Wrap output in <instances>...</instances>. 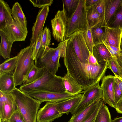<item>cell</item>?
<instances>
[{"instance_id":"cell-28","label":"cell","mask_w":122,"mask_h":122,"mask_svg":"<svg viewBox=\"0 0 122 122\" xmlns=\"http://www.w3.org/2000/svg\"><path fill=\"white\" fill-rule=\"evenodd\" d=\"M111 28H122V0L121 3L107 25Z\"/></svg>"},{"instance_id":"cell-11","label":"cell","mask_w":122,"mask_h":122,"mask_svg":"<svg viewBox=\"0 0 122 122\" xmlns=\"http://www.w3.org/2000/svg\"><path fill=\"white\" fill-rule=\"evenodd\" d=\"M56 102H47L39 110L36 116L37 122H51L61 117L63 114L58 111Z\"/></svg>"},{"instance_id":"cell-26","label":"cell","mask_w":122,"mask_h":122,"mask_svg":"<svg viewBox=\"0 0 122 122\" xmlns=\"http://www.w3.org/2000/svg\"><path fill=\"white\" fill-rule=\"evenodd\" d=\"M86 9L88 28L91 29L97 24L103 21L93 6L86 8Z\"/></svg>"},{"instance_id":"cell-35","label":"cell","mask_w":122,"mask_h":122,"mask_svg":"<svg viewBox=\"0 0 122 122\" xmlns=\"http://www.w3.org/2000/svg\"><path fill=\"white\" fill-rule=\"evenodd\" d=\"M83 35L86 44L90 52L92 54V51L94 45L93 41L91 29L88 28L83 30Z\"/></svg>"},{"instance_id":"cell-10","label":"cell","mask_w":122,"mask_h":122,"mask_svg":"<svg viewBox=\"0 0 122 122\" xmlns=\"http://www.w3.org/2000/svg\"><path fill=\"white\" fill-rule=\"evenodd\" d=\"M115 76L112 75L104 76L101 79V87L103 93V99L104 103L115 108Z\"/></svg>"},{"instance_id":"cell-49","label":"cell","mask_w":122,"mask_h":122,"mask_svg":"<svg viewBox=\"0 0 122 122\" xmlns=\"http://www.w3.org/2000/svg\"><path fill=\"white\" fill-rule=\"evenodd\" d=\"M118 62L122 70V50L121 49L119 55L117 56Z\"/></svg>"},{"instance_id":"cell-23","label":"cell","mask_w":122,"mask_h":122,"mask_svg":"<svg viewBox=\"0 0 122 122\" xmlns=\"http://www.w3.org/2000/svg\"><path fill=\"white\" fill-rule=\"evenodd\" d=\"M122 0H104L105 12L104 21L106 26L121 5Z\"/></svg>"},{"instance_id":"cell-8","label":"cell","mask_w":122,"mask_h":122,"mask_svg":"<svg viewBox=\"0 0 122 122\" xmlns=\"http://www.w3.org/2000/svg\"><path fill=\"white\" fill-rule=\"evenodd\" d=\"M68 18L65 10H58L54 18L51 20L52 34L56 40L62 42L66 39V27L68 23Z\"/></svg>"},{"instance_id":"cell-40","label":"cell","mask_w":122,"mask_h":122,"mask_svg":"<svg viewBox=\"0 0 122 122\" xmlns=\"http://www.w3.org/2000/svg\"><path fill=\"white\" fill-rule=\"evenodd\" d=\"M93 6L102 20L104 21L105 12L104 0H100Z\"/></svg>"},{"instance_id":"cell-42","label":"cell","mask_w":122,"mask_h":122,"mask_svg":"<svg viewBox=\"0 0 122 122\" xmlns=\"http://www.w3.org/2000/svg\"><path fill=\"white\" fill-rule=\"evenodd\" d=\"M103 102V101L99 104L92 115L84 122H95L97 116L102 105Z\"/></svg>"},{"instance_id":"cell-52","label":"cell","mask_w":122,"mask_h":122,"mask_svg":"<svg viewBox=\"0 0 122 122\" xmlns=\"http://www.w3.org/2000/svg\"><path fill=\"white\" fill-rule=\"evenodd\" d=\"M121 48H122V49H121L122 50V40H121Z\"/></svg>"},{"instance_id":"cell-9","label":"cell","mask_w":122,"mask_h":122,"mask_svg":"<svg viewBox=\"0 0 122 122\" xmlns=\"http://www.w3.org/2000/svg\"><path fill=\"white\" fill-rule=\"evenodd\" d=\"M102 98V91L99 82L84 90L80 102L71 114L79 112L94 101Z\"/></svg>"},{"instance_id":"cell-27","label":"cell","mask_w":122,"mask_h":122,"mask_svg":"<svg viewBox=\"0 0 122 122\" xmlns=\"http://www.w3.org/2000/svg\"><path fill=\"white\" fill-rule=\"evenodd\" d=\"M44 69L43 68H39L35 65L30 70L22 85L30 84L38 80L43 74Z\"/></svg>"},{"instance_id":"cell-36","label":"cell","mask_w":122,"mask_h":122,"mask_svg":"<svg viewBox=\"0 0 122 122\" xmlns=\"http://www.w3.org/2000/svg\"><path fill=\"white\" fill-rule=\"evenodd\" d=\"M0 113L3 110L5 102L13 103L15 102L14 99L10 93L5 92L0 90Z\"/></svg>"},{"instance_id":"cell-22","label":"cell","mask_w":122,"mask_h":122,"mask_svg":"<svg viewBox=\"0 0 122 122\" xmlns=\"http://www.w3.org/2000/svg\"><path fill=\"white\" fill-rule=\"evenodd\" d=\"M62 79L66 92L73 95L80 93L82 91V87L67 71Z\"/></svg>"},{"instance_id":"cell-24","label":"cell","mask_w":122,"mask_h":122,"mask_svg":"<svg viewBox=\"0 0 122 122\" xmlns=\"http://www.w3.org/2000/svg\"><path fill=\"white\" fill-rule=\"evenodd\" d=\"M0 55L4 59H7L10 58V52L13 43L2 30H0Z\"/></svg>"},{"instance_id":"cell-5","label":"cell","mask_w":122,"mask_h":122,"mask_svg":"<svg viewBox=\"0 0 122 122\" xmlns=\"http://www.w3.org/2000/svg\"><path fill=\"white\" fill-rule=\"evenodd\" d=\"M60 57L56 54L55 48L49 46L41 47L35 61V65L39 68H44L56 74L61 66Z\"/></svg>"},{"instance_id":"cell-53","label":"cell","mask_w":122,"mask_h":122,"mask_svg":"<svg viewBox=\"0 0 122 122\" xmlns=\"http://www.w3.org/2000/svg\"></svg>"},{"instance_id":"cell-14","label":"cell","mask_w":122,"mask_h":122,"mask_svg":"<svg viewBox=\"0 0 122 122\" xmlns=\"http://www.w3.org/2000/svg\"><path fill=\"white\" fill-rule=\"evenodd\" d=\"M1 30L6 33L13 43L25 41L28 32L14 20L12 24Z\"/></svg>"},{"instance_id":"cell-1","label":"cell","mask_w":122,"mask_h":122,"mask_svg":"<svg viewBox=\"0 0 122 122\" xmlns=\"http://www.w3.org/2000/svg\"><path fill=\"white\" fill-rule=\"evenodd\" d=\"M63 60L67 71L84 90L100 82L108 68L107 61L97 65L81 63L69 40Z\"/></svg>"},{"instance_id":"cell-3","label":"cell","mask_w":122,"mask_h":122,"mask_svg":"<svg viewBox=\"0 0 122 122\" xmlns=\"http://www.w3.org/2000/svg\"><path fill=\"white\" fill-rule=\"evenodd\" d=\"M10 93L26 122H36L37 115L41 103L16 88Z\"/></svg>"},{"instance_id":"cell-38","label":"cell","mask_w":122,"mask_h":122,"mask_svg":"<svg viewBox=\"0 0 122 122\" xmlns=\"http://www.w3.org/2000/svg\"><path fill=\"white\" fill-rule=\"evenodd\" d=\"M29 1L35 7L42 8L45 6H50L53 3L52 0H29Z\"/></svg>"},{"instance_id":"cell-32","label":"cell","mask_w":122,"mask_h":122,"mask_svg":"<svg viewBox=\"0 0 122 122\" xmlns=\"http://www.w3.org/2000/svg\"><path fill=\"white\" fill-rule=\"evenodd\" d=\"M80 0H62L63 8L65 11L68 19L74 13L78 6Z\"/></svg>"},{"instance_id":"cell-20","label":"cell","mask_w":122,"mask_h":122,"mask_svg":"<svg viewBox=\"0 0 122 122\" xmlns=\"http://www.w3.org/2000/svg\"><path fill=\"white\" fill-rule=\"evenodd\" d=\"M92 55L99 64L103 62H108L112 58L110 53L104 43L94 46L92 50Z\"/></svg>"},{"instance_id":"cell-18","label":"cell","mask_w":122,"mask_h":122,"mask_svg":"<svg viewBox=\"0 0 122 122\" xmlns=\"http://www.w3.org/2000/svg\"><path fill=\"white\" fill-rule=\"evenodd\" d=\"M106 26L104 21L92 27L91 29L94 46L103 43L106 41Z\"/></svg>"},{"instance_id":"cell-16","label":"cell","mask_w":122,"mask_h":122,"mask_svg":"<svg viewBox=\"0 0 122 122\" xmlns=\"http://www.w3.org/2000/svg\"><path fill=\"white\" fill-rule=\"evenodd\" d=\"M103 101L102 98L94 101L81 111L72 115L68 122H84L92 115Z\"/></svg>"},{"instance_id":"cell-4","label":"cell","mask_w":122,"mask_h":122,"mask_svg":"<svg viewBox=\"0 0 122 122\" xmlns=\"http://www.w3.org/2000/svg\"><path fill=\"white\" fill-rule=\"evenodd\" d=\"M33 49V47L30 45L21 49L17 56L16 66L13 73L15 86L22 85L35 65L32 57Z\"/></svg>"},{"instance_id":"cell-15","label":"cell","mask_w":122,"mask_h":122,"mask_svg":"<svg viewBox=\"0 0 122 122\" xmlns=\"http://www.w3.org/2000/svg\"><path fill=\"white\" fill-rule=\"evenodd\" d=\"M82 94H77L73 97L56 102L58 111L61 114L72 113L78 106L82 97Z\"/></svg>"},{"instance_id":"cell-46","label":"cell","mask_w":122,"mask_h":122,"mask_svg":"<svg viewBox=\"0 0 122 122\" xmlns=\"http://www.w3.org/2000/svg\"><path fill=\"white\" fill-rule=\"evenodd\" d=\"M88 61L89 64L91 65H99L96 58L90 52L89 56Z\"/></svg>"},{"instance_id":"cell-2","label":"cell","mask_w":122,"mask_h":122,"mask_svg":"<svg viewBox=\"0 0 122 122\" xmlns=\"http://www.w3.org/2000/svg\"><path fill=\"white\" fill-rule=\"evenodd\" d=\"M62 78V77L57 76L45 69L43 74L39 79L30 84L22 85L19 89L28 93L36 91L65 92L66 91Z\"/></svg>"},{"instance_id":"cell-47","label":"cell","mask_w":122,"mask_h":122,"mask_svg":"<svg viewBox=\"0 0 122 122\" xmlns=\"http://www.w3.org/2000/svg\"><path fill=\"white\" fill-rule=\"evenodd\" d=\"M115 108L118 113L122 114V98L116 104Z\"/></svg>"},{"instance_id":"cell-29","label":"cell","mask_w":122,"mask_h":122,"mask_svg":"<svg viewBox=\"0 0 122 122\" xmlns=\"http://www.w3.org/2000/svg\"><path fill=\"white\" fill-rule=\"evenodd\" d=\"M95 122H112L109 109L104 102L97 116Z\"/></svg>"},{"instance_id":"cell-7","label":"cell","mask_w":122,"mask_h":122,"mask_svg":"<svg viewBox=\"0 0 122 122\" xmlns=\"http://www.w3.org/2000/svg\"><path fill=\"white\" fill-rule=\"evenodd\" d=\"M83 32V30H81L76 31L69 36L67 39L71 42L80 62L85 64L89 65L90 64L88 58L90 52L86 44Z\"/></svg>"},{"instance_id":"cell-48","label":"cell","mask_w":122,"mask_h":122,"mask_svg":"<svg viewBox=\"0 0 122 122\" xmlns=\"http://www.w3.org/2000/svg\"><path fill=\"white\" fill-rule=\"evenodd\" d=\"M115 82L122 92V80L115 76Z\"/></svg>"},{"instance_id":"cell-43","label":"cell","mask_w":122,"mask_h":122,"mask_svg":"<svg viewBox=\"0 0 122 122\" xmlns=\"http://www.w3.org/2000/svg\"><path fill=\"white\" fill-rule=\"evenodd\" d=\"M115 98L116 104L122 98V92L115 82Z\"/></svg>"},{"instance_id":"cell-17","label":"cell","mask_w":122,"mask_h":122,"mask_svg":"<svg viewBox=\"0 0 122 122\" xmlns=\"http://www.w3.org/2000/svg\"><path fill=\"white\" fill-rule=\"evenodd\" d=\"M14 21L9 6L6 2L0 0V30L10 25Z\"/></svg>"},{"instance_id":"cell-44","label":"cell","mask_w":122,"mask_h":122,"mask_svg":"<svg viewBox=\"0 0 122 122\" xmlns=\"http://www.w3.org/2000/svg\"><path fill=\"white\" fill-rule=\"evenodd\" d=\"M105 45L109 51L112 57H117L119 55V52H118L112 50L110 46L108 44L106 41L103 43Z\"/></svg>"},{"instance_id":"cell-12","label":"cell","mask_w":122,"mask_h":122,"mask_svg":"<svg viewBox=\"0 0 122 122\" xmlns=\"http://www.w3.org/2000/svg\"><path fill=\"white\" fill-rule=\"evenodd\" d=\"M29 94L32 97L41 103L44 102H58L70 98L76 95H73L66 92L58 93L39 91H33Z\"/></svg>"},{"instance_id":"cell-34","label":"cell","mask_w":122,"mask_h":122,"mask_svg":"<svg viewBox=\"0 0 122 122\" xmlns=\"http://www.w3.org/2000/svg\"><path fill=\"white\" fill-rule=\"evenodd\" d=\"M51 33L48 27H45L42 32L41 48H44L51 45Z\"/></svg>"},{"instance_id":"cell-6","label":"cell","mask_w":122,"mask_h":122,"mask_svg":"<svg viewBox=\"0 0 122 122\" xmlns=\"http://www.w3.org/2000/svg\"><path fill=\"white\" fill-rule=\"evenodd\" d=\"M85 0H80L77 8L71 17L68 19L66 32L67 38L74 32L88 29Z\"/></svg>"},{"instance_id":"cell-30","label":"cell","mask_w":122,"mask_h":122,"mask_svg":"<svg viewBox=\"0 0 122 122\" xmlns=\"http://www.w3.org/2000/svg\"><path fill=\"white\" fill-rule=\"evenodd\" d=\"M17 60V56L6 59L0 65V74H3L14 71Z\"/></svg>"},{"instance_id":"cell-21","label":"cell","mask_w":122,"mask_h":122,"mask_svg":"<svg viewBox=\"0 0 122 122\" xmlns=\"http://www.w3.org/2000/svg\"><path fill=\"white\" fill-rule=\"evenodd\" d=\"M14 72L0 74V90L9 93L16 88Z\"/></svg>"},{"instance_id":"cell-31","label":"cell","mask_w":122,"mask_h":122,"mask_svg":"<svg viewBox=\"0 0 122 122\" xmlns=\"http://www.w3.org/2000/svg\"><path fill=\"white\" fill-rule=\"evenodd\" d=\"M17 108V107L15 103L8 102H5L2 111L0 113V119L9 120Z\"/></svg>"},{"instance_id":"cell-51","label":"cell","mask_w":122,"mask_h":122,"mask_svg":"<svg viewBox=\"0 0 122 122\" xmlns=\"http://www.w3.org/2000/svg\"><path fill=\"white\" fill-rule=\"evenodd\" d=\"M0 122H10L9 120L7 119L1 120Z\"/></svg>"},{"instance_id":"cell-33","label":"cell","mask_w":122,"mask_h":122,"mask_svg":"<svg viewBox=\"0 0 122 122\" xmlns=\"http://www.w3.org/2000/svg\"><path fill=\"white\" fill-rule=\"evenodd\" d=\"M107 62L108 69L111 70L115 77L122 80V70L118 62L117 57H112V59Z\"/></svg>"},{"instance_id":"cell-45","label":"cell","mask_w":122,"mask_h":122,"mask_svg":"<svg viewBox=\"0 0 122 122\" xmlns=\"http://www.w3.org/2000/svg\"><path fill=\"white\" fill-rule=\"evenodd\" d=\"M100 0H85V5L86 8L93 6Z\"/></svg>"},{"instance_id":"cell-13","label":"cell","mask_w":122,"mask_h":122,"mask_svg":"<svg viewBox=\"0 0 122 122\" xmlns=\"http://www.w3.org/2000/svg\"><path fill=\"white\" fill-rule=\"evenodd\" d=\"M49 6H45L39 10L32 28L30 46H34L37 39L42 32L49 11Z\"/></svg>"},{"instance_id":"cell-39","label":"cell","mask_w":122,"mask_h":122,"mask_svg":"<svg viewBox=\"0 0 122 122\" xmlns=\"http://www.w3.org/2000/svg\"><path fill=\"white\" fill-rule=\"evenodd\" d=\"M68 40L67 39L62 42H60L57 47L55 48L60 57H64L65 55Z\"/></svg>"},{"instance_id":"cell-37","label":"cell","mask_w":122,"mask_h":122,"mask_svg":"<svg viewBox=\"0 0 122 122\" xmlns=\"http://www.w3.org/2000/svg\"><path fill=\"white\" fill-rule=\"evenodd\" d=\"M9 121L10 122H26L18 108L12 115Z\"/></svg>"},{"instance_id":"cell-25","label":"cell","mask_w":122,"mask_h":122,"mask_svg":"<svg viewBox=\"0 0 122 122\" xmlns=\"http://www.w3.org/2000/svg\"><path fill=\"white\" fill-rule=\"evenodd\" d=\"M11 10L12 15L14 20L28 31L27 20L20 4L17 2L15 3Z\"/></svg>"},{"instance_id":"cell-19","label":"cell","mask_w":122,"mask_h":122,"mask_svg":"<svg viewBox=\"0 0 122 122\" xmlns=\"http://www.w3.org/2000/svg\"><path fill=\"white\" fill-rule=\"evenodd\" d=\"M106 40L110 46L121 48L122 28H111L106 27Z\"/></svg>"},{"instance_id":"cell-50","label":"cell","mask_w":122,"mask_h":122,"mask_svg":"<svg viewBox=\"0 0 122 122\" xmlns=\"http://www.w3.org/2000/svg\"><path fill=\"white\" fill-rule=\"evenodd\" d=\"M112 122H122V117L115 118L112 120Z\"/></svg>"},{"instance_id":"cell-41","label":"cell","mask_w":122,"mask_h":122,"mask_svg":"<svg viewBox=\"0 0 122 122\" xmlns=\"http://www.w3.org/2000/svg\"><path fill=\"white\" fill-rule=\"evenodd\" d=\"M41 35L42 32L40 34L38 37L35 44L33 47L32 57L34 61L36 59L39 52L41 48Z\"/></svg>"}]
</instances>
